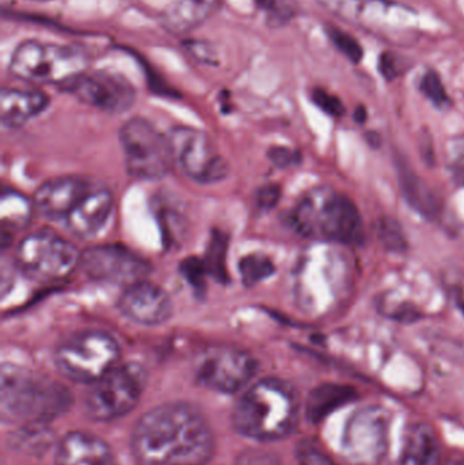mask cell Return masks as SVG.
Masks as SVG:
<instances>
[{
	"instance_id": "cell-1",
	"label": "cell",
	"mask_w": 464,
	"mask_h": 465,
	"mask_svg": "<svg viewBox=\"0 0 464 465\" xmlns=\"http://www.w3.org/2000/svg\"><path fill=\"white\" fill-rule=\"evenodd\" d=\"M131 450L138 465H206L214 453V436L195 407L163 404L138 420Z\"/></svg>"
},
{
	"instance_id": "cell-2",
	"label": "cell",
	"mask_w": 464,
	"mask_h": 465,
	"mask_svg": "<svg viewBox=\"0 0 464 465\" xmlns=\"http://www.w3.org/2000/svg\"><path fill=\"white\" fill-rule=\"evenodd\" d=\"M300 404L296 391L280 379H264L251 385L233 410V426L253 441L285 439L296 428Z\"/></svg>"
},
{
	"instance_id": "cell-3",
	"label": "cell",
	"mask_w": 464,
	"mask_h": 465,
	"mask_svg": "<svg viewBox=\"0 0 464 465\" xmlns=\"http://www.w3.org/2000/svg\"><path fill=\"white\" fill-rule=\"evenodd\" d=\"M294 231L308 238H323L345 245L364 242L365 231L356 204L341 193L319 190L307 193L291 210Z\"/></svg>"
},
{
	"instance_id": "cell-4",
	"label": "cell",
	"mask_w": 464,
	"mask_h": 465,
	"mask_svg": "<svg viewBox=\"0 0 464 465\" xmlns=\"http://www.w3.org/2000/svg\"><path fill=\"white\" fill-rule=\"evenodd\" d=\"M70 395L62 385L46 381L26 369L3 365L0 414L5 423L46 420L62 414Z\"/></svg>"
},
{
	"instance_id": "cell-5",
	"label": "cell",
	"mask_w": 464,
	"mask_h": 465,
	"mask_svg": "<svg viewBox=\"0 0 464 465\" xmlns=\"http://www.w3.org/2000/svg\"><path fill=\"white\" fill-rule=\"evenodd\" d=\"M86 67V52L78 46L26 40L14 51L8 71L26 84L60 87L84 73Z\"/></svg>"
},
{
	"instance_id": "cell-6",
	"label": "cell",
	"mask_w": 464,
	"mask_h": 465,
	"mask_svg": "<svg viewBox=\"0 0 464 465\" xmlns=\"http://www.w3.org/2000/svg\"><path fill=\"white\" fill-rule=\"evenodd\" d=\"M119 341L104 331H82L65 339L54 351L57 371L71 381L93 384L119 363Z\"/></svg>"
},
{
	"instance_id": "cell-7",
	"label": "cell",
	"mask_w": 464,
	"mask_h": 465,
	"mask_svg": "<svg viewBox=\"0 0 464 465\" xmlns=\"http://www.w3.org/2000/svg\"><path fill=\"white\" fill-rule=\"evenodd\" d=\"M147 385V371L141 363H117L93 382L84 410L95 422H111L135 409Z\"/></svg>"
},
{
	"instance_id": "cell-8",
	"label": "cell",
	"mask_w": 464,
	"mask_h": 465,
	"mask_svg": "<svg viewBox=\"0 0 464 465\" xmlns=\"http://www.w3.org/2000/svg\"><path fill=\"white\" fill-rule=\"evenodd\" d=\"M119 141L125 169L133 179L158 182L174 166L168 135L143 117L127 120L120 128Z\"/></svg>"
},
{
	"instance_id": "cell-9",
	"label": "cell",
	"mask_w": 464,
	"mask_h": 465,
	"mask_svg": "<svg viewBox=\"0 0 464 465\" xmlns=\"http://www.w3.org/2000/svg\"><path fill=\"white\" fill-rule=\"evenodd\" d=\"M78 249L56 232H35L19 242L15 252L16 268L35 282H54L65 278L79 265Z\"/></svg>"
},
{
	"instance_id": "cell-10",
	"label": "cell",
	"mask_w": 464,
	"mask_h": 465,
	"mask_svg": "<svg viewBox=\"0 0 464 465\" xmlns=\"http://www.w3.org/2000/svg\"><path fill=\"white\" fill-rule=\"evenodd\" d=\"M173 165L187 179L202 185L217 184L228 177L229 163L206 133L176 127L169 133Z\"/></svg>"
},
{
	"instance_id": "cell-11",
	"label": "cell",
	"mask_w": 464,
	"mask_h": 465,
	"mask_svg": "<svg viewBox=\"0 0 464 465\" xmlns=\"http://www.w3.org/2000/svg\"><path fill=\"white\" fill-rule=\"evenodd\" d=\"M258 371L255 358L233 346H210L196 355L193 377L207 390L236 393L247 387Z\"/></svg>"
},
{
	"instance_id": "cell-12",
	"label": "cell",
	"mask_w": 464,
	"mask_h": 465,
	"mask_svg": "<svg viewBox=\"0 0 464 465\" xmlns=\"http://www.w3.org/2000/svg\"><path fill=\"white\" fill-rule=\"evenodd\" d=\"M391 417L383 407H364L346 423L342 452L354 465H379L389 450Z\"/></svg>"
},
{
	"instance_id": "cell-13",
	"label": "cell",
	"mask_w": 464,
	"mask_h": 465,
	"mask_svg": "<svg viewBox=\"0 0 464 465\" xmlns=\"http://www.w3.org/2000/svg\"><path fill=\"white\" fill-rule=\"evenodd\" d=\"M79 265L92 281L123 289L146 281L150 273L149 262L119 245L93 246L81 253Z\"/></svg>"
},
{
	"instance_id": "cell-14",
	"label": "cell",
	"mask_w": 464,
	"mask_h": 465,
	"mask_svg": "<svg viewBox=\"0 0 464 465\" xmlns=\"http://www.w3.org/2000/svg\"><path fill=\"white\" fill-rule=\"evenodd\" d=\"M59 89L106 114H124L136 100L135 89L124 76L106 71H84Z\"/></svg>"
},
{
	"instance_id": "cell-15",
	"label": "cell",
	"mask_w": 464,
	"mask_h": 465,
	"mask_svg": "<svg viewBox=\"0 0 464 465\" xmlns=\"http://www.w3.org/2000/svg\"><path fill=\"white\" fill-rule=\"evenodd\" d=\"M119 311L135 324L155 327L171 320L173 302L165 290L142 281L123 290L119 298Z\"/></svg>"
},
{
	"instance_id": "cell-16",
	"label": "cell",
	"mask_w": 464,
	"mask_h": 465,
	"mask_svg": "<svg viewBox=\"0 0 464 465\" xmlns=\"http://www.w3.org/2000/svg\"><path fill=\"white\" fill-rule=\"evenodd\" d=\"M92 188L89 180L84 177H56L37 188L33 206L46 220L64 221Z\"/></svg>"
},
{
	"instance_id": "cell-17",
	"label": "cell",
	"mask_w": 464,
	"mask_h": 465,
	"mask_svg": "<svg viewBox=\"0 0 464 465\" xmlns=\"http://www.w3.org/2000/svg\"><path fill=\"white\" fill-rule=\"evenodd\" d=\"M114 209V199L111 191L92 188L63 223L74 237L90 240L106 228Z\"/></svg>"
},
{
	"instance_id": "cell-18",
	"label": "cell",
	"mask_w": 464,
	"mask_h": 465,
	"mask_svg": "<svg viewBox=\"0 0 464 465\" xmlns=\"http://www.w3.org/2000/svg\"><path fill=\"white\" fill-rule=\"evenodd\" d=\"M56 465H116L105 441L84 431L67 434L57 445Z\"/></svg>"
},
{
	"instance_id": "cell-19",
	"label": "cell",
	"mask_w": 464,
	"mask_h": 465,
	"mask_svg": "<svg viewBox=\"0 0 464 465\" xmlns=\"http://www.w3.org/2000/svg\"><path fill=\"white\" fill-rule=\"evenodd\" d=\"M49 98L40 90L5 89L0 94V120L3 127L18 128L48 108Z\"/></svg>"
},
{
	"instance_id": "cell-20",
	"label": "cell",
	"mask_w": 464,
	"mask_h": 465,
	"mask_svg": "<svg viewBox=\"0 0 464 465\" xmlns=\"http://www.w3.org/2000/svg\"><path fill=\"white\" fill-rule=\"evenodd\" d=\"M395 163H397L400 191L409 206L425 220H438L441 213V203L438 196L430 190L424 179L414 172L408 161L397 155Z\"/></svg>"
},
{
	"instance_id": "cell-21",
	"label": "cell",
	"mask_w": 464,
	"mask_h": 465,
	"mask_svg": "<svg viewBox=\"0 0 464 465\" xmlns=\"http://www.w3.org/2000/svg\"><path fill=\"white\" fill-rule=\"evenodd\" d=\"M440 444L430 426L416 423L406 431L397 465H440Z\"/></svg>"
},
{
	"instance_id": "cell-22",
	"label": "cell",
	"mask_w": 464,
	"mask_h": 465,
	"mask_svg": "<svg viewBox=\"0 0 464 465\" xmlns=\"http://www.w3.org/2000/svg\"><path fill=\"white\" fill-rule=\"evenodd\" d=\"M215 8V0H179L163 11L160 22L166 32L185 35L206 22Z\"/></svg>"
},
{
	"instance_id": "cell-23",
	"label": "cell",
	"mask_w": 464,
	"mask_h": 465,
	"mask_svg": "<svg viewBox=\"0 0 464 465\" xmlns=\"http://www.w3.org/2000/svg\"><path fill=\"white\" fill-rule=\"evenodd\" d=\"M33 201L25 198L21 193L14 190H5L2 195V225L10 232L21 231L29 223L33 213H35Z\"/></svg>"
},
{
	"instance_id": "cell-24",
	"label": "cell",
	"mask_w": 464,
	"mask_h": 465,
	"mask_svg": "<svg viewBox=\"0 0 464 465\" xmlns=\"http://www.w3.org/2000/svg\"><path fill=\"white\" fill-rule=\"evenodd\" d=\"M324 32L327 37L331 41L332 45L346 57L350 60L353 64H360L364 59V48H362L360 41L357 40L350 33L345 32L335 25H324Z\"/></svg>"
},
{
	"instance_id": "cell-25",
	"label": "cell",
	"mask_w": 464,
	"mask_h": 465,
	"mask_svg": "<svg viewBox=\"0 0 464 465\" xmlns=\"http://www.w3.org/2000/svg\"><path fill=\"white\" fill-rule=\"evenodd\" d=\"M239 271L242 282L247 286H255L259 282L270 278L274 273V262L263 254H248L240 262Z\"/></svg>"
},
{
	"instance_id": "cell-26",
	"label": "cell",
	"mask_w": 464,
	"mask_h": 465,
	"mask_svg": "<svg viewBox=\"0 0 464 465\" xmlns=\"http://www.w3.org/2000/svg\"><path fill=\"white\" fill-rule=\"evenodd\" d=\"M376 231H378L381 245L387 251L395 252V253H403L408 251V238H406L400 223L394 218H380L376 225Z\"/></svg>"
},
{
	"instance_id": "cell-27",
	"label": "cell",
	"mask_w": 464,
	"mask_h": 465,
	"mask_svg": "<svg viewBox=\"0 0 464 465\" xmlns=\"http://www.w3.org/2000/svg\"><path fill=\"white\" fill-rule=\"evenodd\" d=\"M420 92L439 109L447 108L451 104L446 86L441 81L440 74L436 70H427L420 81Z\"/></svg>"
},
{
	"instance_id": "cell-28",
	"label": "cell",
	"mask_w": 464,
	"mask_h": 465,
	"mask_svg": "<svg viewBox=\"0 0 464 465\" xmlns=\"http://www.w3.org/2000/svg\"><path fill=\"white\" fill-rule=\"evenodd\" d=\"M256 3L266 11L272 27L282 26L297 15L294 0H256Z\"/></svg>"
},
{
	"instance_id": "cell-29",
	"label": "cell",
	"mask_w": 464,
	"mask_h": 465,
	"mask_svg": "<svg viewBox=\"0 0 464 465\" xmlns=\"http://www.w3.org/2000/svg\"><path fill=\"white\" fill-rule=\"evenodd\" d=\"M296 458L300 465H338L311 440H304L297 445Z\"/></svg>"
},
{
	"instance_id": "cell-30",
	"label": "cell",
	"mask_w": 464,
	"mask_h": 465,
	"mask_svg": "<svg viewBox=\"0 0 464 465\" xmlns=\"http://www.w3.org/2000/svg\"><path fill=\"white\" fill-rule=\"evenodd\" d=\"M409 68V62L400 54L392 51H384L379 57V73L387 82L395 81L402 76Z\"/></svg>"
},
{
	"instance_id": "cell-31",
	"label": "cell",
	"mask_w": 464,
	"mask_h": 465,
	"mask_svg": "<svg viewBox=\"0 0 464 465\" xmlns=\"http://www.w3.org/2000/svg\"><path fill=\"white\" fill-rule=\"evenodd\" d=\"M311 100L329 116L341 117L345 114L346 109L342 100L337 97V95L327 92V90L321 89V87H315L312 90Z\"/></svg>"
},
{
	"instance_id": "cell-32",
	"label": "cell",
	"mask_w": 464,
	"mask_h": 465,
	"mask_svg": "<svg viewBox=\"0 0 464 465\" xmlns=\"http://www.w3.org/2000/svg\"><path fill=\"white\" fill-rule=\"evenodd\" d=\"M321 3L331 13L350 21L359 18L362 11L361 0H321Z\"/></svg>"
},
{
	"instance_id": "cell-33",
	"label": "cell",
	"mask_w": 464,
	"mask_h": 465,
	"mask_svg": "<svg viewBox=\"0 0 464 465\" xmlns=\"http://www.w3.org/2000/svg\"><path fill=\"white\" fill-rule=\"evenodd\" d=\"M280 188L277 185H269V187L262 188L259 193L258 204L261 209H271L278 203L280 199Z\"/></svg>"
},
{
	"instance_id": "cell-34",
	"label": "cell",
	"mask_w": 464,
	"mask_h": 465,
	"mask_svg": "<svg viewBox=\"0 0 464 465\" xmlns=\"http://www.w3.org/2000/svg\"><path fill=\"white\" fill-rule=\"evenodd\" d=\"M270 160L281 168L291 165L296 160V154L286 147H275L270 152Z\"/></svg>"
},
{
	"instance_id": "cell-35",
	"label": "cell",
	"mask_w": 464,
	"mask_h": 465,
	"mask_svg": "<svg viewBox=\"0 0 464 465\" xmlns=\"http://www.w3.org/2000/svg\"><path fill=\"white\" fill-rule=\"evenodd\" d=\"M239 465H275L274 461H272V458L270 455H266L263 452H256V450H252V452L245 453V455L242 456L240 459Z\"/></svg>"
},
{
	"instance_id": "cell-36",
	"label": "cell",
	"mask_w": 464,
	"mask_h": 465,
	"mask_svg": "<svg viewBox=\"0 0 464 465\" xmlns=\"http://www.w3.org/2000/svg\"><path fill=\"white\" fill-rule=\"evenodd\" d=\"M419 309L413 308V306L410 305H402L400 306V309H397V312H395V314H392V317H394L397 322H416V320L420 319Z\"/></svg>"
},
{
	"instance_id": "cell-37",
	"label": "cell",
	"mask_w": 464,
	"mask_h": 465,
	"mask_svg": "<svg viewBox=\"0 0 464 465\" xmlns=\"http://www.w3.org/2000/svg\"><path fill=\"white\" fill-rule=\"evenodd\" d=\"M190 52H193L195 59L203 60V62H212V54H210L207 45H202V44H193V48H190Z\"/></svg>"
},
{
	"instance_id": "cell-38",
	"label": "cell",
	"mask_w": 464,
	"mask_h": 465,
	"mask_svg": "<svg viewBox=\"0 0 464 465\" xmlns=\"http://www.w3.org/2000/svg\"><path fill=\"white\" fill-rule=\"evenodd\" d=\"M454 176L460 184L464 185V157L454 165Z\"/></svg>"
},
{
	"instance_id": "cell-39",
	"label": "cell",
	"mask_w": 464,
	"mask_h": 465,
	"mask_svg": "<svg viewBox=\"0 0 464 465\" xmlns=\"http://www.w3.org/2000/svg\"><path fill=\"white\" fill-rule=\"evenodd\" d=\"M367 108L362 105L357 106L356 111H354V120H356L359 124H362V123L367 122Z\"/></svg>"
},
{
	"instance_id": "cell-40",
	"label": "cell",
	"mask_w": 464,
	"mask_h": 465,
	"mask_svg": "<svg viewBox=\"0 0 464 465\" xmlns=\"http://www.w3.org/2000/svg\"><path fill=\"white\" fill-rule=\"evenodd\" d=\"M449 465H464V460H462V461H454V463H449Z\"/></svg>"
},
{
	"instance_id": "cell-41",
	"label": "cell",
	"mask_w": 464,
	"mask_h": 465,
	"mask_svg": "<svg viewBox=\"0 0 464 465\" xmlns=\"http://www.w3.org/2000/svg\"><path fill=\"white\" fill-rule=\"evenodd\" d=\"M35 2H48V0H35Z\"/></svg>"
}]
</instances>
